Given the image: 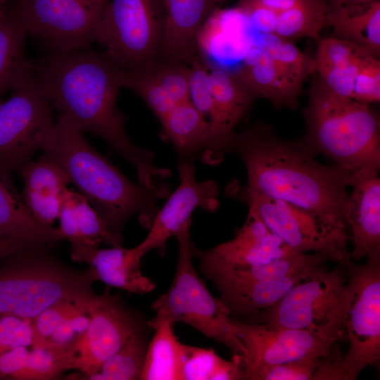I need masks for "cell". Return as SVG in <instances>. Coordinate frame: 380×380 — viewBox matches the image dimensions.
<instances>
[{
	"instance_id": "cell-22",
	"label": "cell",
	"mask_w": 380,
	"mask_h": 380,
	"mask_svg": "<svg viewBox=\"0 0 380 380\" xmlns=\"http://www.w3.org/2000/svg\"><path fill=\"white\" fill-rule=\"evenodd\" d=\"M22 198L33 216L42 224L52 227L58 219L61 198L70 179L63 170L44 156L23 166Z\"/></svg>"
},
{
	"instance_id": "cell-27",
	"label": "cell",
	"mask_w": 380,
	"mask_h": 380,
	"mask_svg": "<svg viewBox=\"0 0 380 380\" xmlns=\"http://www.w3.org/2000/svg\"><path fill=\"white\" fill-rule=\"evenodd\" d=\"M27 34L17 4L11 8L4 0L0 4V102L33 70L25 56Z\"/></svg>"
},
{
	"instance_id": "cell-14",
	"label": "cell",
	"mask_w": 380,
	"mask_h": 380,
	"mask_svg": "<svg viewBox=\"0 0 380 380\" xmlns=\"http://www.w3.org/2000/svg\"><path fill=\"white\" fill-rule=\"evenodd\" d=\"M245 347L244 379L255 380L265 369L310 355H322L334 342L309 331L265 323H245L231 317Z\"/></svg>"
},
{
	"instance_id": "cell-43",
	"label": "cell",
	"mask_w": 380,
	"mask_h": 380,
	"mask_svg": "<svg viewBox=\"0 0 380 380\" xmlns=\"http://www.w3.org/2000/svg\"><path fill=\"white\" fill-rule=\"evenodd\" d=\"M351 99L362 103L378 102L380 100V61L372 58L357 75Z\"/></svg>"
},
{
	"instance_id": "cell-26",
	"label": "cell",
	"mask_w": 380,
	"mask_h": 380,
	"mask_svg": "<svg viewBox=\"0 0 380 380\" xmlns=\"http://www.w3.org/2000/svg\"><path fill=\"white\" fill-rule=\"evenodd\" d=\"M0 236L52 246L63 239L58 228L46 226L31 213L11 174L0 172Z\"/></svg>"
},
{
	"instance_id": "cell-19",
	"label": "cell",
	"mask_w": 380,
	"mask_h": 380,
	"mask_svg": "<svg viewBox=\"0 0 380 380\" xmlns=\"http://www.w3.org/2000/svg\"><path fill=\"white\" fill-rule=\"evenodd\" d=\"M165 30L157 59L190 65L201 53L198 36L215 0H163Z\"/></svg>"
},
{
	"instance_id": "cell-23",
	"label": "cell",
	"mask_w": 380,
	"mask_h": 380,
	"mask_svg": "<svg viewBox=\"0 0 380 380\" xmlns=\"http://www.w3.org/2000/svg\"><path fill=\"white\" fill-rule=\"evenodd\" d=\"M191 251L201 273L210 272L244 281H265L308 271L331 259L320 253H296L259 265H232L220 258L213 248L202 250L192 243Z\"/></svg>"
},
{
	"instance_id": "cell-47",
	"label": "cell",
	"mask_w": 380,
	"mask_h": 380,
	"mask_svg": "<svg viewBox=\"0 0 380 380\" xmlns=\"http://www.w3.org/2000/svg\"><path fill=\"white\" fill-rule=\"evenodd\" d=\"M34 243L0 236V261L16 251Z\"/></svg>"
},
{
	"instance_id": "cell-44",
	"label": "cell",
	"mask_w": 380,
	"mask_h": 380,
	"mask_svg": "<svg viewBox=\"0 0 380 380\" xmlns=\"http://www.w3.org/2000/svg\"><path fill=\"white\" fill-rule=\"evenodd\" d=\"M248 24L260 34H274L277 13L260 7L237 5Z\"/></svg>"
},
{
	"instance_id": "cell-15",
	"label": "cell",
	"mask_w": 380,
	"mask_h": 380,
	"mask_svg": "<svg viewBox=\"0 0 380 380\" xmlns=\"http://www.w3.org/2000/svg\"><path fill=\"white\" fill-rule=\"evenodd\" d=\"M178 172L179 186L168 195L164 205L156 213L146 238L137 245L145 255L157 250L163 255L167 241L191 220L196 209L212 213L219 206V189L215 182L197 180L195 167L189 160H180Z\"/></svg>"
},
{
	"instance_id": "cell-45",
	"label": "cell",
	"mask_w": 380,
	"mask_h": 380,
	"mask_svg": "<svg viewBox=\"0 0 380 380\" xmlns=\"http://www.w3.org/2000/svg\"><path fill=\"white\" fill-rule=\"evenodd\" d=\"M30 351L25 346L17 347L0 355V379H13L26 365Z\"/></svg>"
},
{
	"instance_id": "cell-37",
	"label": "cell",
	"mask_w": 380,
	"mask_h": 380,
	"mask_svg": "<svg viewBox=\"0 0 380 380\" xmlns=\"http://www.w3.org/2000/svg\"><path fill=\"white\" fill-rule=\"evenodd\" d=\"M90 296L58 303L30 320L33 331L32 348H44L61 325L71 317L85 311L86 301Z\"/></svg>"
},
{
	"instance_id": "cell-25",
	"label": "cell",
	"mask_w": 380,
	"mask_h": 380,
	"mask_svg": "<svg viewBox=\"0 0 380 380\" xmlns=\"http://www.w3.org/2000/svg\"><path fill=\"white\" fill-rule=\"evenodd\" d=\"M326 25L334 37L362 47L379 58L380 53V1L362 6L349 5L345 0L328 2Z\"/></svg>"
},
{
	"instance_id": "cell-2",
	"label": "cell",
	"mask_w": 380,
	"mask_h": 380,
	"mask_svg": "<svg viewBox=\"0 0 380 380\" xmlns=\"http://www.w3.org/2000/svg\"><path fill=\"white\" fill-rule=\"evenodd\" d=\"M227 153L244 164L246 191L291 203L346 230L347 189L355 173L317 162L303 139H283L267 125L258 123L234 133Z\"/></svg>"
},
{
	"instance_id": "cell-42",
	"label": "cell",
	"mask_w": 380,
	"mask_h": 380,
	"mask_svg": "<svg viewBox=\"0 0 380 380\" xmlns=\"http://www.w3.org/2000/svg\"><path fill=\"white\" fill-rule=\"evenodd\" d=\"M312 380H354V377L337 341L318 357Z\"/></svg>"
},
{
	"instance_id": "cell-33",
	"label": "cell",
	"mask_w": 380,
	"mask_h": 380,
	"mask_svg": "<svg viewBox=\"0 0 380 380\" xmlns=\"http://www.w3.org/2000/svg\"><path fill=\"white\" fill-rule=\"evenodd\" d=\"M145 327L136 332L124 346L101 365L96 373L87 379L91 380L140 379L148 346Z\"/></svg>"
},
{
	"instance_id": "cell-10",
	"label": "cell",
	"mask_w": 380,
	"mask_h": 380,
	"mask_svg": "<svg viewBox=\"0 0 380 380\" xmlns=\"http://www.w3.org/2000/svg\"><path fill=\"white\" fill-rule=\"evenodd\" d=\"M347 303L344 334L349 341L345 354L355 379L362 370L380 360V258L357 264L345 262Z\"/></svg>"
},
{
	"instance_id": "cell-20",
	"label": "cell",
	"mask_w": 380,
	"mask_h": 380,
	"mask_svg": "<svg viewBox=\"0 0 380 380\" xmlns=\"http://www.w3.org/2000/svg\"><path fill=\"white\" fill-rule=\"evenodd\" d=\"M213 249L225 261L239 266L264 265L298 253L274 234L251 208L234 238Z\"/></svg>"
},
{
	"instance_id": "cell-40",
	"label": "cell",
	"mask_w": 380,
	"mask_h": 380,
	"mask_svg": "<svg viewBox=\"0 0 380 380\" xmlns=\"http://www.w3.org/2000/svg\"><path fill=\"white\" fill-rule=\"evenodd\" d=\"M320 355H310L262 370L255 380H311Z\"/></svg>"
},
{
	"instance_id": "cell-3",
	"label": "cell",
	"mask_w": 380,
	"mask_h": 380,
	"mask_svg": "<svg viewBox=\"0 0 380 380\" xmlns=\"http://www.w3.org/2000/svg\"><path fill=\"white\" fill-rule=\"evenodd\" d=\"M43 151L98 213L117 246H122L124 227L132 216L137 215L140 224L148 229L159 209L158 201L170 194L169 184L149 189L130 180L65 115H58Z\"/></svg>"
},
{
	"instance_id": "cell-1",
	"label": "cell",
	"mask_w": 380,
	"mask_h": 380,
	"mask_svg": "<svg viewBox=\"0 0 380 380\" xmlns=\"http://www.w3.org/2000/svg\"><path fill=\"white\" fill-rule=\"evenodd\" d=\"M33 65L52 109L82 132L106 141L134 167L144 187L158 189L167 184L170 170L156 165L153 153L133 143L125 130L126 117L117 107L121 68L104 52L89 47L51 50Z\"/></svg>"
},
{
	"instance_id": "cell-17",
	"label": "cell",
	"mask_w": 380,
	"mask_h": 380,
	"mask_svg": "<svg viewBox=\"0 0 380 380\" xmlns=\"http://www.w3.org/2000/svg\"><path fill=\"white\" fill-rule=\"evenodd\" d=\"M144 255L138 246L130 248L122 246L100 248L81 242L70 243L72 260L89 265L97 281L132 293H149L156 289L155 283L141 270Z\"/></svg>"
},
{
	"instance_id": "cell-28",
	"label": "cell",
	"mask_w": 380,
	"mask_h": 380,
	"mask_svg": "<svg viewBox=\"0 0 380 380\" xmlns=\"http://www.w3.org/2000/svg\"><path fill=\"white\" fill-rule=\"evenodd\" d=\"M58 220L64 239L99 246L106 242L118 246L106 223L79 192L66 188L62 193Z\"/></svg>"
},
{
	"instance_id": "cell-11",
	"label": "cell",
	"mask_w": 380,
	"mask_h": 380,
	"mask_svg": "<svg viewBox=\"0 0 380 380\" xmlns=\"http://www.w3.org/2000/svg\"><path fill=\"white\" fill-rule=\"evenodd\" d=\"M248 208L255 210L268 228L293 251L320 253L331 260L351 258L347 249L346 230L332 227L315 214L291 203L244 189Z\"/></svg>"
},
{
	"instance_id": "cell-32",
	"label": "cell",
	"mask_w": 380,
	"mask_h": 380,
	"mask_svg": "<svg viewBox=\"0 0 380 380\" xmlns=\"http://www.w3.org/2000/svg\"><path fill=\"white\" fill-rule=\"evenodd\" d=\"M327 10V0H306L277 14L274 34L289 40L300 37L319 40Z\"/></svg>"
},
{
	"instance_id": "cell-16",
	"label": "cell",
	"mask_w": 380,
	"mask_h": 380,
	"mask_svg": "<svg viewBox=\"0 0 380 380\" xmlns=\"http://www.w3.org/2000/svg\"><path fill=\"white\" fill-rule=\"evenodd\" d=\"M379 171L357 172L351 184L346 213L349 239L353 248L350 258L356 260L380 258V179Z\"/></svg>"
},
{
	"instance_id": "cell-30",
	"label": "cell",
	"mask_w": 380,
	"mask_h": 380,
	"mask_svg": "<svg viewBox=\"0 0 380 380\" xmlns=\"http://www.w3.org/2000/svg\"><path fill=\"white\" fill-rule=\"evenodd\" d=\"M167 319L154 317L146 324L154 330L148 343L141 379L143 380H181L184 346Z\"/></svg>"
},
{
	"instance_id": "cell-46",
	"label": "cell",
	"mask_w": 380,
	"mask_h": 380,
	"mask_svg": "<svg viewBox=\"0 0 380 380\" xmlns=\"http://www.w3.org/2000/svg\"><path fill=\"white\" fill-rule=\"evenodd\" d=\"M306 0H240L239 5L257 6L277 13L290 9Z\"/></svg>"
},
{
	"instance_id": "cell-50",
	"label": "cell",
	"mask_w": 380,
	"mask_h": 380,
	"mask_svg": "<svg viewBox=\"0 0 380 380\" xmlns=\"http://www.w3.org/2000/svg\"></svg>"
},
{
	"instance_id": "cell-12",
	"label": "cell",
	"mask_w": 380,
	"mask_h": 380,
	"mask_svg": "<svg viewBox=\"0 0 380 380\" xmlns=\"http://www.w3.org/2000/svg\"><path fill=\"white\" fill-rule=\"evenodd\" d=\"M89 322L86 330L72 344L74 369L87 379L96 373L101 365L124 346L146 322L128 308L118 294L106 290L91 294L86 301Z\"/></svg>"
},
{
	"instance_id": "cell-24",
	"label": "cell",
	"mask_w": 380,
	"mask_h": 380,
	"mask_svg": "<svg viewBox=\"0 0 380 380\" xmlns=\"http://www.w3.org/2000/svg\"><path fill=\"white\" fill-rule=\"evenodd\" d=\"M374 57L357 45L334 37L325 38L319 40L314 59L315 71L329 91L351 99L357 75Z\"/></svg>"
},
{
	"instance_id": "cell-7",
	"label": "cell",
	"mask_w": 380,
	"mask_h": 380,
	"mask_svg": "<svg viewBox=\"0 0 380 380\" xmlns=\"http://www.w3.org/2000/svg\"><path fill=\"white\" fill-rule=\"evenodd\" d=\"M346 303L345 262L331 270L321 265L262 311L255 323L307 330L338 341L345 331Z\"/></svg>"
},
{
	"instance_id": "cell-38",
	"label": "cell",
	"mask_w": 380,
	"mask_h": 380,
	"mask_svg": "<svg viewBox=\"0 0 380 380\" xmlns=\"http://www.w3.org/2000/svg\"><path fill=\"white\" fill-rule=\"evenodd\" d=\"M148 65L156 80L176 104L190 101L189 65L159 59Z\"/></svg>"
},
{
	"instance_id": "cell-39",
	"label": "cell",
	"mask_w": 380,
	"mask_h": 380,
	"mask_svg": "<svg viewBox=\"0 0 380 380\" xmlns=\"http://www.w3.org/2000/svg\"><path fill=\"white\" fill-rule=\"evenodd\" d=\"M189 66L190 102L210 121L214 114V102L210 83V65L206 57L201 52Z\"/></svg>"
},
{
	"instance_id": "cell-5",
	"label": "cell",
	"mask_w": 380,
	"mask_h": 380,
	"mask_svg": "<svg viewBox=\"0 0 380 380\" xmlns=\"http://www.w3.org/2000/svg\"><path fill=\"white\" fill-rule=\"evenodd\" d=\"M45 244L34 243L0 261V317L31 320L49 307L94 293V271L65 263Z\"/></svg>"
},
{
	"instance_id": "cell-49",
	"label": "cell",
	"mask_w": 380,
	"mask_h": 380,
	"mask_svg": "<svg viewBox=\"0 0 380 380\" xmlns=\"http://www.w3.org/2000/svg\"><path fill=\"white\" fill-rule=\"evenodd\" d=\"M4 0H0V4L4 1Z\"/></svg>"
},
{
	"instance_id": "cell-29",
	"label": "cell",
	"mask_w": 380,
	"mask_h": 380,
	"mask_svg": "<svg viewBox=\"0 0 380 380\" xmlns=\"http://www.w3.org/2000/svg\"><path fill=\"white\" fill-rule=\"evenodd\" d=\"M166 138L171 142L180 160L202 158L210 142V125L206 117L190 101L177 103L160 121Z\"/></svg>"
},
{
	"instance_id": "cell-31",
	"label": "cell",
	"mask_w": 380,
	"mask_h": 380,
	"mask_svg": "<svg viewBox=\"0 0 380 380\" xmlns=\"http://www.w3.org/2000/svg\"><path fill=\"white\" fill-rule=\"evenodd\" d=\"M236 379H244L243 356L232 355L231 360H226L213 349L185 344L181 380Z\"/></svg>"
},
{
	"instance_id": "cell-6",
	"label": "cell",
	"mask_w": 380,
	"mask_h": 380,
	"mask_svg": "<svg viewBox=\"0 0 380 380\" xmlns=\"http://www.w3.org/2000/svg\"><path fill=\"white\" fill-rule=\"evenodd\" d=\"M191 226L189 220L175 236L179 251L175 277L167 291L152 303L155 317L185 323L225 346L232 355L243 357L245 347L234 331L228 309L212 295L195 270Z\"/></svg>"
},
{
	"instance_id": "cell-34",
	"label": "cell",
	"mask_w": 380,
	"mask_h": 380,
	"mask_svg": "<svg viewBox=\"0 0 380 380\" xmlns=\"http://www.w3.org/2000/svg\"><path fill=\"white\" fill-rule=\"evenodd\" d=\"M253 42L302 84L315 72V61L305 55L289 39L274 34L262 33Z\"/></svg>"
},
{
	"instance_id": "cell-35",
	"label": "cell",
	"mask_w": 380,
	"mask_h": 380,
	"mask_svg": "<svg viewBox=\"0 0 380 380\" xmlns=\"http://www.w3.org/2000/svg\"><path fill=\"white\" fill-rule=\"evenodd\" d=\"M72 344L65 347L32 348L25 367L13 379L51 380L68 370L74 369Z\"/></svg>"
},
{
	"instance_id": "cell-8",
	"label": "cell",
	"mask_w": 380,
	"mask_h": 380,
	"mask_svg": "<svg viewBox=\"0 0 380 380\" xmlns=\"http://www.w3.org/2000/svg\"><path fill=\"white\" fill-rule=\"evenodd\" d=\"M165 25L163 0H108L99 16L94 42L125 70L158 58Z\"/></svg>"
},
{
	"instance_id": "cell-41",
	"label": "cell",
	"mask_w": 380,
	"mask_h": 380,
	"mask_svg": "<svg viewBox=\"0 0 380 380\" xmlns=\"http://www.w3.org/2000/svg\"><path fill=\"white\" fill-rule=\"evenodd\" d=\"M33 331L29 319L13 315L0 317V355L17 347L30 346Z\"/></svg>"
},
{
	"instance_id": "cell-9",
	"label": "cell",
	"mask_w": 380,
	"mask_h": 380,
	"mask_svg": "<svg viewBox=\"0 0 380 380\" xmlns=\"http://www.w3.org/2000/svg\"><path fill=\"white\" fill-rule=\"evenodd\" d=\"M0 102V172H20L51 139L52 107L32 72Z\"/></svg>"
},
{
	"instance_id": "cell-18",
	"label": "cell",
	"mask_w": 380,
	"mask_h": 380,
	"mask_svg": "<svg viewBox=\"0 0 380 380\" xmlns=\"http://www.w3.org/2000/svg\"><path fill=\"white\" fill-rule=\"evenodd\" d=\"M310 270L258 281L236 279L210 272L202 274L214 284L219 298L232 317L245 323H255L262 311L282 298Z\"/></svg>"
},
{
	"instance_id": "cell-48",
	"label": "cell",
	"mask_w": 380,
	"mask_h": 380,
	"mask_svg": "<svg viewBox=\"0 0 380 380\" xmlns=\"http://www.w3.org/2000/svg\"><path fill=\"white\" fill-rule=\"evenodd\" d=\"M350 1H352L353 2H358V3H367V2L374 1L376 0H350Z\"/></svg>"
},
{
	"instance_id": "cell-4",
	"label": "cell",
	"mask_w": 380,
	"mask_h": 380,
	"mask_svg": "<svg viewBox=\"0 0 380 380\" xmlns=\"http://www.w3.org/2000/svg\"><path fill=\"white\" fill-rule=\"evenodd\" d=\"M303 114V140L315 156L321 154L355 173L379 171L380 121L367 103L336 94L317 79Z\"/></svg>"
},
{
	"instance_id": "cell-36",
	"label": "cell",
	"mask_w": 380,
	"mask_h": 380,
	"mask_svg": "<svg viewBox=\"0 0 380 380\" xmlns=\"http://www.w3.org/2000/svg\"><path fill=\"white\" fill-rule=\"evenodd\" d=\"M148 64L134 70L121 68V85L141 97L161 121L176 103L156 80Z\"/></svg>"
},
{
	"instance_id": "cell-21",
	"label": "cell",
	"mask_w": 380,
	"mask_h": 380,
	"mask_svg": "<svg viewBox=\"0 0 380 380\" xmlns=\"http://www.w3.org/2000/svg\"><path fill=\"white\" fill-rule=\"evenodd\" d=\"M236 73L257 99H267L275 108L298 107L303 84L289 75L253 42L248 48Z\"/></svg>"
},
{
	"instance_id": "cell-13",
	"label": "cell",
	"mask_w": 380,
	"mask_h": 380,
	"mask_svg": "<svg viewBox=\"0 0 380 380\" xmlns=\"http://www.w3.org/2000/svg\"><path fill=\"white\" fill-rule=\"evenodd\" d=\"M17 6L27 33L52 51H70L94 42L101 11L85 0H18Z\"/></svg>"
}]
</instances>
